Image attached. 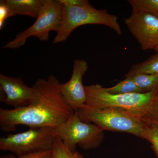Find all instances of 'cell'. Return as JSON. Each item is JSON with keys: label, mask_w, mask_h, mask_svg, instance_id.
I'll use <instances>...</instances> for the list:
<instances>
[{"label": "cell", "mask_w": 158, "mask_h": 158, "mask_svg": "<svg viewBox=\"0 0 158 158\" xmlns=\"http://www.w3.org/2000/svg\"><path fill=\"white\" fill-rule=\"evenodd\" d=\"M59 82L55 76L39 79L33 85L38 99L27 106L0 108V127L6 132L15 131L18 125L30 128H56L69 118L74 111L66 104L59 91Z\"/></svg>", "instance_id": "1"}, {"label": "cell", "mask_w": 158, "mask_h": 158, "mask_svg": "<svg viewBox=\"0 0 158 158\" xmlns=\"http://www.w3.org/2000/svg\"><path fill=\"white\" fill-rule=\"evenodd\" d=\"M63 4L61 27L53 44L64 42L75 29L85 25H102L113 29L118 35L122 34L116 15L105 9H95L87 0H60Z\"/></svg>", "instance_id": "2"}, {"label": "cell", "mask_w": 158, "mask_h": 158, "mask_svg": "<svg viewBox=\"0 0 158 158\" xmlns=\"http://www.w3.org/2000/svg\"><path fill=\"white\" fill-rule=\"evenodd\" d=\"M86 106L96 109H119L140 116H147L157 96L158 89L147 93L112 94L95 84L85 86Z\"/></svg>", "instance_id": "3"}, {"label": "cell", "mask_w": 158, "mask_h": 158, "mask_svg": "<svg viewBox=\"0 0 158 158\" xmlns=\"http://www.w3.org/2000/svg\"><path fill=\"white\" fill-rule=\"evenodd\" d=\"M77 111L83 121L93 123L103 131L129 133L144 139L143 117L119 109H96L86 105Z\"/></svg>", "instance_id": "4"}, {"label": "cell", "mask_w": 158, "mask_h": 158, "mask_svg": "<svg viewBox=\"0 0 158 158\" xmlns=\"http://www.w3.org/2000/svg\"><path fill=\"white\" fill-rule=\"evenodd\" d=\"M63 9V4L60 0H45L36 21L28 28L16 34L3 48H19L31 37H37L40 41H48L51 31L58 33L59 31L62 22Z\"/></svg>", "instance_id": "5"}, {"label": "cell", "mask_w": 158, "mask_h": 158, "mask_svg": "<svg viewBox=\"0 0 158 158\" xmlns=\"http://www.w3.org/2000/svg\"><path fill=\"white\" fill-rule=\"evenodd\" d=\"M55 131L57 137L72 151H76L77 145L85 150L96 148L104 137L102 130L94 123L83 121L77 111L55 128Z\"/></svg>", "instance_id": "6"}, {"label": "cell", "mask_w": 158, "mask_h": 158, "mask_svg": "<svg viewBox=\"0 0 158 158\" xmlns=\"http://www.w3.org/2000/svg\"><path fill=\"white\" fill-rule=\"evenodd\" d=\"M56 136L54 128H30L23 132L0 138V149L11 152L17 156L50 150Z\"/></svg>", "instance_id": "7"}, {"label": "cell", "mask_w": 158, "mask_h": 158, "mask_svg": "<svg viewBox=\"0 0 158 158\" xmlns=\"http://www.w3.org/2000/svg\"><path fill=\"white\" fill-rule=\"evenodd\" d=\"M130 33L144 50L158 48V18L145 11L133 10L124 19Z\"/></svg>", "instance_id": "8"}, {"label": "cell", "mask_w": 158, "mask_h": 158, "mask_svg": "<svg viewBox=\"0 0 158 158\" xmlns=\"http://www.w3.org/2000/svg\"><path fill=\"white\" fill-rule=\"evenodd\" d=\"M37 99L35 89L26 85L21 78L0 74V101L17 109L30 106Z\"/></svg>", "instance_id": "9"}, {"label": "cell", "mask_w": 158, "mask_h": 158, "mask_svg": "<svg viewBox=\"0 0 158 158\" xmlns=\"http://www.w3.org/2000/svg\"><path fill=\"white\" fill-rule=\"evenodd\" d=\"M88 65L84 59H76L70 80L65 83H60V94L64 102L74 111H78L87 102V96L83 78L87 72Z\"/></svg>", "instance_id": "10"}, {"label": "cell", "mask_w": 158, "mask_h": 158, "mask_svg": "<svg viewBox=\"0 0 158 158\" xmlns=\"http://www.w3.org/2000/svg\"><path fill=\"white\" fill-rule=\"evenodd\" d=\"M8 9L9 17L25 15L37 19L45 0H2Z\"/></svg>", "instance_id": "11"}, {"label": "cell", "mask_w": 158, "mask_h": 158, "mask_svg": "<svg viewBox=\"0 0 158 158\" xmlns=\"http://www.w3.org/2000/svg\"><path fill=\"white\" fill-rule=\"evenodd\" d=\"M138 73H158V52L144 62L133 65L125 77Z\"/></svg>", "instance_id": "12"}, {"label": "cell", "mask_w": 158, "mask_h": 158, "mask_svg": "<svg viewBox=\"0 0 158 158\" xmlns=\"http://www.w3.org/2000/svg\"><path fill=\"white\" fill-rule=\"evenodd\" d=\"M127 77L133 79L143 93L158 89V73H138Z\"/></svg>", "instance_id": "13"}, {"label": "cell", "mask_w": 158, "mask_h": 158, "mask_svg": "<svg viewBox=\"0 0 158 158\" xmlns=\"http://www.w3.org/2000/svg\"><path fill=\"white\" fill-rule=\"evenodd\" d=\"M144 139L152 144L158 157V122L145 116L142 117Z\"/></svg>", "instance_id": "14"}, {"label": "cell", "mask_w": 158, "mask_h": 158, "mask_svg": "<svg viewBox=\"0 0 158 158\" xmlns=\"http://www.w3.org/2000/svg\"><path fill=\"white\" fill-rule=\"evenodd\" d=\"M105 89L108 93L112 94L144 93L140 88H138L133 79L130 77H126L125 79L118 82L115 86L110 88H105Z\"/></svg>", "instance_id": "15"}, {"label": "cell", "mask_w": 158, "mask_h": 158, "mask_svg": "<svg viewBox=\"0 0 158 158\" xmlns=\"http://www.w3.org/2000/svg\"><path fill=\"white\" fill-rule=\"evenodd\" d=\"M52 158H84L77 151L70 150L59 137H56L52 149Z\"/></svg>", "instance_id": "16"}, {"label": "cell", "mask_w": 158, "mask_h": 158, "mask_svg": "<svg viewBox=\"0 0 158 158\" xmlns=\"http://www.w3.org/2000/svg\"><path fill=\"white\" fill-rule=\"evenodd\" d=\"M133 10L145 11L158 18V0H129Z\"/></svg>", "instance_id": "17"}, {"label": "cell", "mask_w": 158, "mask_h": 158, "mask_svg": "<svg viewBox=\"0 0 158 158\" xmlns=\"http://www.w3.org/2000/svg\"><path fill=\"white\" fill-rule=\"evenodd\" d=\"M0 158H52V150L45 151L32 153L24 155L15 156L12 155H4Z\"/></svg>", "instance_id": "18"}, {"label": "cell", "mask_w": 158, "mask_h": 158, "mask_svg": "<svg viewBox=\"0 0 158 158\" xmlns=\"http://www.w3.org/2000/svg\"><path fill=\"white\" fill-rule=\"evenodd\" d=\"M8 9L2 0L0 1V29L3 28L5 21L9 18Z\"/></svg>", "instance_id": "19"}, {"label": "cell", "mask_w": 158, "mask_h": 158, "mask_svg": "<svg viewBox=\"0 0 158 158\" xmlns=\"http://www.w3.org/2000/svg\"><path fill=\"white\" fill-rule=\"evenodd\" d=\"M146 116L158 122V96H157L153 103L149 113Z\"/></svg>", "instance_id": "20"}, {"label": "cell", "mask_w": 158, "mask_h": 158, "mask_svg": "<svg viewBox=\"0 0 158 158\" xmlns=\"http://www.w3.org/2000/svg\"><path fill=\"white\" fill-rule=\"evenodd\" d=\"M156 52H158V48L157 49L156 51Z\"/></svg>", "instance_id": "21"}, {"label": "cell", "mask_w": 158, "mask_h": 158, "mask_svg": "<svg viewBox=\"0 0 158 158\" xmlns=\"http://www.w3.org/2000/svg\"><path fill=\"white\" fill-rule=\"evenodd\" d=\"M157 96H158V93H157Z\"/></svg>", "instance_id": "22"}]
</instances>
